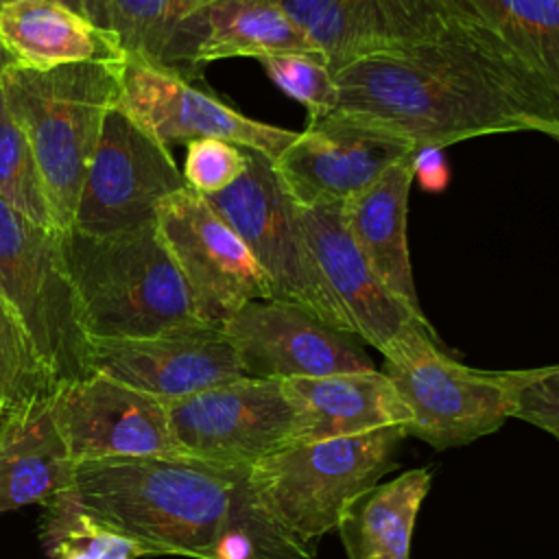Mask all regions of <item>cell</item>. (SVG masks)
<instances>
[{
  "label": "cell",
  "instance_id": "3",
  "mask_svg": "<svg viewBox=\"0 0 559 559\" xmlns=\"http://www.w3.org/2000/svg\"><path fill=\"white\" fill-rule=\"evenodd\" d=\"M59 240L90 341L203 323L157 225L109 236L70 227Z\"/></svg>",
  "mask_w": 559,
  "mask_h": 559
},
{
  "label": "cell",
  "instance_id": "34",
  "mask_svg": "<svg viewBox=\"0 0 559 559\" xmlns=\"http://www.w3.org/2000/svg\"><path fill=\"white\" fill-rule=\"evenodd\" d=\"M0 338H7V341H15V343H24L31 347L28 338L24 336V332L20 330V325L15 323V319L11 317V312L4 308V304L0 301ZM33 349V347H31ZM35 354V352H33Z\"/></svg>",
  "mask_w": 559,
  "mask_h": 559
},
{
  "label": "cell",
  "instance_id": "20",
  "mask_svg": "<svg viewBox=\"0 0 559 559\" xmlns=\"http://www.w3.org/2000/svg\"><path fill=\"white\" fill-rule=\"evenodd\" d=\"M417 151L404 155L367 190L345 201L343 218L358 251L386 290L408 310L426 317L419 306L406 238L408 194L415 181Z\"/></svg>",
  "mask_w": 559,
  "mask_h": 559
},
{
  "label": "cell",
  "instance_id": "22",
  "mask_svg": "<svg viewBox=\"0 0 559 559\" xmlns=\"http://www.w3.org/2000/svg\"><path fill=\"white\" fill-rule=\"evenodd\" d=\"M74 461L59 430L52 395L13 408L0 432V513L46 504L70 489Z\"/></svg>",
  "mask_w": 559,
  "mask_h": 559
},
{
  "label": "cell",
  "instance_id": "19",
  "mask_svg": "<svg viewBox=\"0 0 559 559\" xmlns=\"http://www.w3.org/2000/svg\"><path fill=\"white\" fill-rule=\"evenodd\" d=\"M282 384L295 411L293 443L365 435L411 419L395 386L378 369L290 378Z\"/></svg>",
  "mask_w": 559,
  "mask_h": 559
},
{
  "label": "cell",
  "instance_id": "29",
  "mask_svg": "<svg viewBox=\"0 0 559 559\" xmlns=\"http://www.w3.org/2000/svg\"><path fill=\"white\" fill-rule=\"evenodd\" d=\"M266 76L308 109V122L325 118L336 103L334 72L319 52H280L258 59Z\"/></svg>",
  "mask_w": 559,
  "mask_h": 559
},
{
  "label": "cell",
  "instance_id": "28",
  "mask_svg": "<svg viewBox=\"0 0 559 559\" xmlns=\"http://www.w3.org/2000/svg\"><path fill=\"white\" fill-rule=\"evenodd\" d=\"M0 199L33 225L57 229L35 153L4 96H0Z\"/></svg>",
  "mask_w": 559,
  "mask_h": 559
},
{
  "label": "cell",
  "instance_id": "35",
  "mask_svg": "<svg viewBox=\"0 0 559 559\" xmlns=\"http://www.w3.org/2000/svg\"><path fill=\"white\" fill-rule=\"evenodd\" d=\"M13 63V59L9 57V52L0 46V96H2V76H4V70Z\"/></svg>",
  "mask_w": 559,
  "mask_h": 559
},
{
  "label": "cell",
  "instance_id": "18",
  "mask_svg": "<svg viewBox=\"0 0 559 559\" xmlns=\"http://www.w3.org/2000/svg\"><path fill=\"white\" fill-rule=\"evenodd\" d=\"M332 72L437 35L450 20L441 0H277Z\"/></svg>",
  "mask_w": 559,
  "mask_h": 559
},
{
  "label": "cell",
  "instance_id": "8",
  "mask_svg": "<svg viewBox=\"0 0 559 559\" xmlns=\"http://www.w3.org/2000/svg\"><path fill=\"white\" fill-rule=\"evenodd\" d=\"M380 371L411 413L406 437L437 450L472 443L511 419L509 371H480L450 358L437 334H413L384 356Z\"/></svg>",
  "mask_w": 559,
  "mask_h": 559
},
{
  "label": "cell",
  "instance_id": "12",
  "mask_svg": "<svg viewBox=\"0 0 559 559\" xmlns=\"http://www.w3.org/2000/svg\"><path fill=\"white\" fill-rule=\"evenodd\" d=\"M120 107L164 146L216 138L277 159L299 131L247 118L192 81L133 61H120Z\"/></svg>",
  "mask_w": 559,
  "mask_h": 559
},
{
  "label": "cell",
  "instance_id": "26",
  "mask_svg": "<svg viewBox=\"0 0 559 559\" xmlns=\"http://www.w3.org/2000/svg\"><path fill=\"white\" fill-rule=\"evenodd\" d=\"M450 15L491 31L559 92V0H441Z\"/></svg>",
  "mask_w": 559,
  "mask_h": 559
},
{
  "label": "cell",
  "instance_id": "37",
  "mask_svg": "<svg viewBox=\"0 0 559 559\" xmlns=\"http://www.w3.org/2000/svg\"><path fill=\"white\" fill-rule=\"evenodd\" d=\"M7 413H9V411L0 408V432H2V426H4V417H7Z\"/></svg>",
  "mask_w": 559,
  "mask_h": 559
},
{
  "label": "cell",
  "instance_id": "16",
  "mask_svg": "<svg viewBox=\"0 0 559 559\" xmlns=\"http://www.w3.org/2000/svg\"><path fill=\"white\" fill-rule=\"evenodd\" d=\"M413 151L415 144L386 131L321 118L308 122L273 166L290 199L314 207L349 201Z\"/></svg>",
  "mask_w": 559,
  "mask_h": 559
},
{
  "label": "cell",
  "instance_id": "15",
  "mask_svg": "<svg viewBox=\"0 0 559 559\" xmlns=\"http://www.w3.org/2000/svg\"><path fill=\"white\" fill-rule=\"evenodd\" d=\"M92 373H105L162 402L245 378L221 325L194 323L142 338H92Z\"/></svg>",
  "mask_w": 559,
  "mask_h": 559
},
{
  "label": "cell",
  "instance_id": "7",
  "mask_svg": "<svg viewBox=\"0 0 559 559\" xmlns=\"http://www.w3.org/2000/svg\"><path fill=\"white\" fill-rule=\"evenodd\" d=\"M245 151V173L229 188L205 197L207 203L253 253L271 282L273 299L295 304L352 334L317 266L301 210L282 186L273 159L253 148Z\"/></svg>",
  "mask_w": 559,
  "mask_h": 559
},
{
  "label": "cell",
  "instance_id": "10",
  "mask_svg": "<svg viewBox=\"0 0 559 559\" xmlns=\"http://www.w3.org/2000/svg\"><path fill=\"white\" fill-rule=\"evenodd\" d=\"M155 225L203 323L223 328L249 301L273 299L266 273L203 194L175 192Z\"/></svg>",
  "mask_w": 559,
  "mask_h": 559
},
{
  "label": "cell",
  "instance_id": "2",
  "mask_svg": "<svg viewBox=\"0 0 559 559\" xmlns=\"http://www.w3.org/2000/svg\"><path fill=\"white\" fill-rule=\"evenodd\" d=\"M240 469L192 456L76 461L70 489L44 504L41 544L48 550L94 528L131 542L142 557L214 559Z\"/></svg>",
  "mask_w": 559,
  "mask_h": 559
},
{
  "label": "cell",
  "instance_id": "33",
  "mask_svg": "<svg viewBox=\"0 0 559 559\" xmlns=\"http://www.w3.org/2000/svg\"><path fill=\"white\" fill-rule=\"evenodd\" d=\"M52 559H140V550L111 533L79 528L61 537L52 548H48Z\"/></svg>",
  "mask_w": 559,
  "mask_h": 559
},
{
  "label": "cell",
  "instance_id": "17",
  "mask_svg": "<svg viewBox=\"0 0 559 559\" xmlns=\"http://www.w3.org/2000/svg\"><path fill=\"white\" fill-rule=\"evenodd\" d=\"M299 210L317 266L354 336L389 356L417 332L435 334L426 317L408 310L378 280L347 231L343 203Z\"/></svg>",
  "mask_w": 559,
  "mask_h": 559
},
{
  "label": "cell",
  "instance_id": "23",
  "mask_svg": "<svg viewBox=\"0 0 559 559\" xmlns=\"http://www.w3.org/2000/svg\"><path fill=\"white\" fill-rule=\"evenodd\" d=\"M0 46L13 63L52 70L72 63H120L111 35L81 9L59 0H11L0 4Z\"/></svg>",
  "mask_w": 559,
  "mask_h": 559
},
{
  "label": "cell",
  "instance_id": "13",
  "mask_svg": "<svg viewBox=\"0 0 559 559\" xmlns=\"http://www.w3.org/2000/svg\"><path fill=\"white\" fill-rule=\"evenodd\" d=\"M223 330L249 378L290 380L376 369L358 336L323 323L295 304L249 301Z\"/></svg>",
  "mask_w": 559,
  "mask_h": 559
},
{
  "label": "cell",
  "instance_id": "32",
  "mask_svg": "<svg viewBox=\"0 0 559 559\" xmlns=\"http://www.w3.org/2000/svg\"><path fill=\"white\" fill-rule=\"evenodd\" d=\"M513 384L511 417L539 426L559 439V365L509 371Z\"/></svg>",
  "mask_w": 559,
  "mask_h": 559
},
{
  "label": "cell",
  "instance_id": "27",
  "mask_svg": "<svg viewBox=\"0 0 559 559\" xmlns=\"http://www.w3.org/2000/svg\"><path fill=\"white\" fill-rule=\"evenodd\" d=\"M317 548L293 535L266 507L242 467L214 559H314Z\"/></svg>",
  "mask_w": 559,
  "mask_h": 559
},
{
  "label": "cell",
  "instance_id": "21",
  "mask_svg": "<svg viewBox=\"0 0 559 559\" xmlns=\"http://www.w3.org/2000/svg\"><path fill=\"white\" fill-rule=\"evenodd\" d=\"M83 13L133 59L188 81L201 79V31L190 0H81Z\"/></svg>",
  "mask_w": 559,
  "mask_h": 559
},
{
  "label": "cell",
  "instance_id": "30",
  "mask_svg": "<svg viewBox=\"0 0 559 559\" xmlns=\"http://www.w3.org/2000/svg\"><path fill=\"white\" fill-rule=\"evenodd\" d=\"M245 168L247 151L242 146L216 138H201L188 142L181 173L190 190L210 197L229 188Z\"/></svg>",
  "mask_w": 559,
  "mask_h": 559
},
{
  "label": "cell",
  "instance_id": "24",
  "mask_svg": "<svg viewBox=\"0 0 559 559\" xmlns=\"http://www.w3.org/2000/svg\"><path fill=\"white\" fill-rule=\"evenodd\" d=\"M430 489L428 469H411L354 498L336 531L347 559H411L419 507Z\"/></svg>",
  "mask_w": 559,
  "mask_h": 559
},
{
  "label": "cell",
  "instance_id": "36",
  "mask_svg": "<svg viewBox=\"0 0 559 559\" xmlns=\"http://www.w3.org/2000/svg\"><path fill=\"white\" fill-rule=\"evenodd\" d=\"M4 2H11V0H0V4H4ZM59 2H66V4H70V7H74V9H81V0H59ZM83 11V9H81Z\"/></svg>",
  "mask_w": 559,
  "mask_h": 559
},
{
  "label": "cell",
  "instance_id": "4",
  "mask_svg": "<svg viewBox=\"0 0 559 559\" xmlns=\"http://www.w3.org/2000/svg\"><path fill=\"white\" fill-rule=\"evenodd\" d=\"M2 96L31 142L57 229H70L100 124L120 100V63L52 70L11 63L2 76Z\"/></svg>",
  "mask_w": 559,
  "mask_h": 559
},
{
  "label": "cell",
  "instance_id": "1",
  "mask_svg": "<svg viewBox=\"0 0 559 559\" xmlns=\"http://www.w3.org/2000/svg\"><path fill=\"white\" fill-rule=\"evenodd\" d=\"M338 118L404 138L417 148L513 131L559 140V92L485 26L450 15L413 46L356 59L334 72Z\"/></svg>",
  "mask_w": 559,
  "mask_h": 559
},
{
  "label": "cell",
  "instance_id": "9",
  "mask_svg": "<svg viewBox=\"0 0 559 559\" xmlns=\"http://www.w3.org/2000/svg\"><path fill=\"white\" fill-rule=\"evenodd\" d=\"M188 188L168 146L116 103L105 114L83 175L72 227L92 236L127 234L157 223L162 203Z\"/></svg>",
  "mask_w": 559,
  "mask_h": 559
},
{
  "label": "cell",
  "instance_id": "31",
  "mask_svg": "<svg viewBox=\"0 0 559 559\" xmlns=\"http://www.w3.org/2000/svg\"><path fill=\"white\" fill-rule=\"evenodd\" d=\"M57 386L28 345L0 338V408L13 411L50 397Z\"/></svg>",
  "mask_w": 559,
  "mask_h": 559
},
{
  "label": "cell",
  "instance_id": "38",
  "mask_svg": "<svg viewBox=\"0 0 559 559\" xmlns=\"http://www.w3.org/2000/svg\"><path fill=\"white\" fill-rule=\"evenodd\" d=\"M194 7H201V4H207V2H212V0H190Z\"/></svg>",
  "mask_w": 559,
  "mask_h": 559
},
{
  "label": "cell",
  "instance_id": "5",
  "mask_svg": "<svg viewBox=\"0 0 559 559\" xmlns=\"http://www.w3.org/2000/svg\"><path fill=\"white\" fill-rule=\"evenodd\" d=\"M404 426L286 445L249 467V478L273 515L301 542L336 528L347 504L376 487L395 465Z\"/></svg>",
  "mask_w": 559,
  "mask_h": 559
},
{
  "label": "cell",
  "instance_id": "25",
  "mask_svg": "<svg viewBox=\"0 0 559 559\" xmlns=\"http://www.w3.org/2000/svg\"><path fill=\"white\" fill-rule=\"evenodd\" d=\"M197 22L201 68L227 57L317 52L277 0H212L197 7Z\"/></svg>",
  "mask_w": 559,
  "mask_h": 559
},
{
  "label": "cell",
  "instance_id": "11",
  "mask_svg": "<svg viewBox=\"0 0 559 559\" xmlns=\"http://www.w3.org/2000/svg\"><path fill=\"white\" fill-rule=\"evenodd\" d=\"M181 450L223 467H251L295 441V411L282 380L238 378L168 402Z\"/></svg>",
  "mask_w": 559,
  "mask_h": 559
},
{
  "label": "cell",
  "instance_id": "14",
  "mask_svg": "<svg viewBox=\"0 0 559 559\" xmlns=\"http://www.w3.org/2000/svg\"><path fill=\"white\" fill-rule=\"evenodd\" d=\"M52 411L72 461L109 456H188L177 443L166 402L105 373L66 382Z\"/></svg>",
  "mask_w": 559,
  "mask_h": 559
},
{
  "label": "cell",
  "instance_id": "6",
  "mask_svg": "<svg viewBox=\"0 0 559 559\" xmlns=\"http://www.w3.org/2000/svg\"><path fill=\"white\" fill-rule=\"evenodd\" d=\"M0 301L59 386L92 373V343L61 255L59 229L33 225L2 199Z\"/></svg>",
  "mask_w": 559,
  "mask_h": 559
}]
</instances>
